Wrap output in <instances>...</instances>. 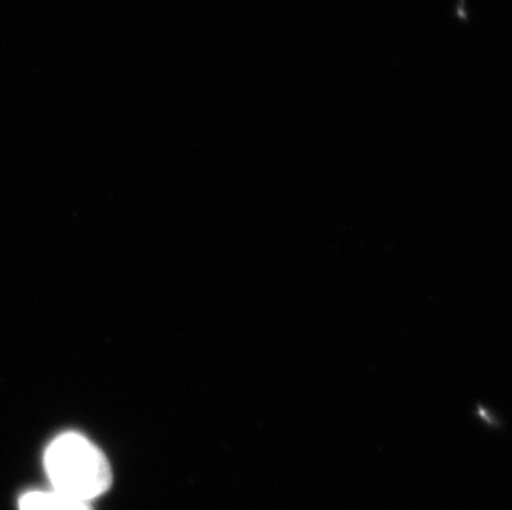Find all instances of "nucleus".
<instances>
[{"mask_svg": "<svg viewBox=\"0 0 512 510\" xmlns=\"http://www.w3.org/2000/svg\"><path fill=\"white\" fill-rule=\"evenodd\" d=\"M45 471L55 491L90 502L112 484V469L102 451L77 433L52 441L45 453Z\"/></svg>", "mask_w": 512, "mask_h": 510, "instance_id": "f257e3e1", "label": "nucleus"}, {"mask_svg": "<svg viewBox=\"0 0 512 510\" xmlns=\"http://www.w3.org/2000/svg\"><path fill=\"white\" fill-rule=\"evenodd\" d=\"M20 510H92L88 502L58 491H35L20 499Z\"/></svg>", "mask_w": 512, "mask_h": 510, "instance_id": "f03ea898", "label": "nucleus"}]
</instances>
